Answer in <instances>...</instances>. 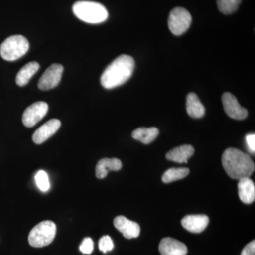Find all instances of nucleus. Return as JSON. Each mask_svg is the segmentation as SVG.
<instances>
[{
	"label": "nucleus",
	"mask_w": 255,
	"mask_h": 255,
	"mask_svg": "<svg viewBox=\"0 0 255 255\" xmlns=\"http://www.w3.org/2000/svg\"><path fill=\"white\" fill-rule=\"evenodd\" d=\"M134 68L135 61L131 56L120 55L105 69L101 76V84L108 90L121 86L132 76Z\"/></svg>",
	"instance_id": "f257e3e1"
},
{
	"label": "nucleus",
	"mask_w": 255,
	"mask_h": 255,
	"mask_svg": "<svg viewBox=\"0 0 255 255\" xmlns=\"http://www.w3.org/2000/svg\"><path fill=\"white\" fill-rule=\"evenodd\" d=\"M222 164L228 175L234 179L251 177L255 168L254 162L248 154L233 147L223 152Z\"/></svg>",
	"instance_id": "f03ea898"
},
{
	"label": "nucleus",
	"mask_w": 255,
	"mask_h": 255,
	"mask_svg": "<svg viewBox=\"0 0 255 255\" xmlns=\"http://www.w3.org/2000/svg\"><path fill=\"white\" fill-rule=\"evenodd\" d=\"M73 11L79 19L88 23L104 22L109 16L105 6L95 1H77L73 5Z\"/></svg>",
	"instance_id": "7ed1b4c3"
},
{
	"label": "nucleus",
	"mask_w": 255,
	"mask_h": 255,
	"mask_svg": "<svg viewBox=\"0 0 255 255\" xmlns=\"http://www.w3.org/2000/svg\"><path fill=\"white\" fill-rule=\"evenodd\" d=\"M29 49V43L24 36L14 35L6 40L0 46L1 58L7 61H15L19 59L27 53Z\"/></svg>",
	"instance_id": "20e7f679"
},
{
	"label": "nucleus",
	"mask_w": 255,
	"mask_h": 255,
	"mask_svg": "<svg viewBox=\"0 0 255 255\" xmlns=\"http://www.w3.org/2000/svg\"><path fill=\"white\" fill-rule=\"evenodd\" d=\"M56 225L51 221H44L36 225L28 235V243L33 248L49 246L56 235Z\"/></svg>",
	"instance_id": "39448f33"
},
{
	"label": "nucleus",
	"mask_w": 255,
	"mask_h": 255,
	"mask_svg": "<svg viewBox=\"0 0 255 255\" xmlns=\"http://www.w3.org/2000/svg\"><path fill=\"white\" fill-rule=\"evenodd\" d=\"M190 13L182 7L172 9L169 14L168 26L170 31L175 36H180L189 29L191 23Z\"/></svg>",
	"instance_id": "423d86ee"
},
{
	"label": "nucleus",
	"mask_w": 255,
	"mask_h": 255,
	"mask_svg": "<svg viewBox=\"0 0 255 255\" xmlns=\"http://www.w3.org/2000/svg\"><path fill=\"white\" fill-rule=\"evenodd\" d=\"M64 68L60 64H53L47 69L40 78L38 88L41 90H49L58 86L61 80Z\"/></svg>",
	"instance_id": "0eeeda50"
},
{
	"label": "nucleus",
	"mask_w": 255,
	"mask_h": 255,
	"mask_svg": "<svg viewBox=\"0 0 255 255\" xmlns=\"http://www.w3.org/2000/svg\"><path fill=\"white\" fill-rule=\"evenodd\" d=\"M48 111V105L46 102H35L23 112V124L28 128L34 127L46 115Z\"/></svg>",
	"instance_id": "6e6552de"
},
{
	"label": "nucleus",
	"mask_w": 255,
	"mask_h": 255,
	"mask_svg": "<svg viewBox=\"0 0 255 255\" xmlns=\"http://www.w3.org/2000/svg\"><path fill=\"white\" fill-rule=\"evenodd\" d=\"M222 102L225 112L231 118L236 120H243L248 117V110L240 105L236 96L230 92L223 94Z\"/></svg>",
	"instance_id": "1a4fd4ad"
},
{
	"label": "nucleus",
	"mask_w": 255,
	"mask_h": 255,
	"mask_svg": "<svg viewBox=\"0 0 255 255\" xmlns=\"http://www.w3.org/2000/svg\"><path fill=\"white\" fill-rule=\"evenodd\" d=\"M114 225L127 239L136 238L140 236V226L137 223L128 219L125 216H117L114 219Z\"/></svg>",
	"instance_id": "9d476101"
},
{
	"label": "nucleus",
	"mask_w": 255,
	"mask_h": 255,
	"mask_svg": "<svg viewBox=\"0 0 255 255\" xmlns=\"http://www.w3.org/2000/svg\"><path fill=\"white\" fill-rule=\"evenodd\" d=\"M60 126L61 122L58 119H50L34 132L32 137L33 141L38 145L43 143L58 131Z\"/></svg>",
	"instance_id": "9b49d317"
},
{
	"label": "nucleus",
	"mask_w": 255,
	"mask_h": 255,
	"mask_svg": "<svg viewBox=\"0 0 255 255\" xmlns=\"http://www.w3.org/2000/svg\"><path fill=\"white\" fill-rule=\"evenodd\" d=\"M159 251L162 255H187L188 249L182 242L172 238H164L159 243Z\"/></svg>",
	"instance_id": "f8f14e48"
},
{
	"label": "nucleus",
	"mask_w": 255,
	"mask_h": 255,
	"mask_svg": "<svg viewBox=\"0 0 255 255\" xmlns=\"http://www.w3.org/2000/svg\"><path fill=\"white\" fill-rule=\"evenodd\" d=\"M209 223V217L206 215H189L182 220L183 227L193 233L203 232Z\"/></svg>",
	"instance_id": "ddd939ff"
},
{
	"label": "nucleus",
	"mask_w": 255,
	"mask_h": 255,
	"mask_svg": "<svg viewBox=\"0 0 255 255\" xmlns=\"http://www.w3.org/2000/svg\"><path fill=\"white\" fill-rule=\"evenodd\" d=\"M238 194L242 202L251 204L255 199V187L254 182L250 177L239 179Z\"/></svg>",
	"instance_id": "4468645a"
},
{
	"label": "nucleus",
	"mask_w": 255,
	"mask_h": 255,
	"mask_svg": "<svg viewBox=\"0 0 255 255\" xmlns=\"http://www.w3.org/2000/svg\"><path fill=\"white\" fill-rule=\"evenodd\" d=\"M122 162L117 158H104L99 161L96 167V177L104 179L110 171H119L122 169Z\"/></svg>",
	"instance_id": "2eb2a0df"
},
{
	"label": "nucleus",
	"mask_w": 255,
	"mask_h": 255,
	"mask_svg": "<svg viewBox=\"0 0 255 255\" xmlns=\"http://www.w3.org/2000/svg\"><path fill=\"white\" fill-rule=\"evenodd\" d=\"M194 153V148L193 146L184 145L169 151L166 155V157L169 160L177 163H187L188 160Z\"/></svg>",
	"instance_id": "dca6fc26"
},
{
	"label": "nucleus",
	"mask_w": 255,
	"mask_h": 255,
	"mask_svg": "<svg viewBox=\"0 0 255 255\" xmlns=\"http://www.w3.org/2000/svg\"><path fill=\"white\" fill-rule=\"evenodd\" d=\"M187 111L191 117L199 119L204 117L206 110L198 96L194 93H189L187 97Z\"/></svg>",
	"instance_id": "f3484780"
},
{
	"label": "nucleus",
	"mask_w": 255,
	"mask_h": 255,
	"mask_svg": "<svg viewBox=\"0 0 255 255\" xmlns=\"http://www.w3.org/2000/svg\"><path fill=\"white\" fill-rule=\"evenodd\" d=\"M40 65L37 62H30L18 71L16 75V82L20 87L27 85L32 77L39 70Z\"/></svg>",
	"instance_id": "a211bd4d"
},
{
	"label": "nucleus",
	"mask_w": 255,
	"mask_h": 255,
	"mask_svg": "<svg viewBox=\"0 0 255 255\" xmlns=\"http://www.w3.org/2000/svg\"><path fill=\"white\" fill-rule=\"evenodd\" d=\"M159 133V129L155 127L139 128L132 132V137L142 143L150 144L155 140Z\"/></svg>",
	"instance_id": "6ab92c4d"
},
{
	"label": "nucleus",
	"mask_w": 255,
	"mask_h": 255,
	"mask_svg": "<svg viewBox=\"0 0 255 255\" xmlns=\"http://www.w3.org/2000/svg\"><path fill=\"white\" fill-rule=\"evenodd\" d=\"M189 174V169L188 168H171L164 172L162 176V182L168 184L174 181L184 179Z\"/></svg>",
	"instance_id": "aec40b11"
},
{
	"label": "nucleus",
	"mask_w": 255,
	"mask_h": 255,
	"mask_svg": "<svg viewBox=\"0 0 255 255\" xmlns=\"http://www.w3.org/2000/svg\"><path fill=\"white\" fill-rule=\"evenodd\" d=\"M242 0H217L218 8L224 14H231L237 11Z\"/></svg>",
	"instance_id": "412c9836"
},
{
	"label": "nucleus",
	"mask_w": 255,
	"mask_h": 255,
	"mask_svg": "<svg viewBox=\"0 0 255 255\" xmlns=\"http://www.w3.org/2000/svg\"><path fill=\"white\" fill-rule=\"evenodd\" d=\"M35 179H36L37 186L39 188L40 190L46 192L50 189L49 179H48V174L44 171L40 170L39 172H38L35 177Z\"/></svg>",
	"instance_id": "4be33fe9"
},
{
	"label": "nucleus",
	"mask_w": 255,
	"mask_h": 255,
	"mask_svg": "<svg viewBox=\"0 0 255 255\" xmlns=\"http://www.w3.org/2000/svg\"><path fill=\"white\" fill-rule=\"evenodd\" d=\"M114 248L113 241L110 236H105L100 238V241H99V248L102 253L106 254L107 252L112 251Z\"/></svg>",
	"instance_id": "5701e85b"
},
{
	"label": "nucleus",
	"mask_w": 255,
	"mask_h": 255,
	"mask_svg": "<svg viewBox=\"0 0 255 255\" xmlns=\"http://www.w3.org/2000/svg\"><path fill=\"white\" fill-rule=\"evenodd\" d=\"M94 250V242L92 238H85L80 246V251L83 254H91Z\"/></svg>",
	"instance_id": "b1692460"
},
{
	"label": "nucleus",
	"mask_w": 255,
	"mask_h": 255,
	"mask_svg": "<svg viewBox=\"0 0 255 255\" xmlns=\"http://www.w3.org/2000/svg\"><path fill=\"white\" fill-rule=\"evenodd\" d=\"M246 145L248 150L252 154L255 152V133L248 134L246 137Z\"/></svg>",
	"instance_id": "393cba45"
},
{
	"label": "nucleus",
	"mask_w": 255,
	"mask_h": 255,
	"mask_svg": "<svg viewBox=\"0 0 255 255\" xmlns=\"http://www.w3.org/2000/svg\"><path fill=\"white\" fill-rule=\"evenodd\" d=\"M241 255H255V241L248 243L242 251Z\"/></svg>",
	"instance_id": "a878e982"
}]
</instances>
